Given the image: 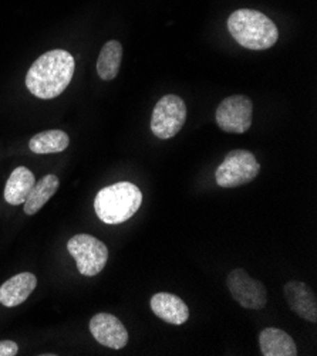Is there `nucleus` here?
Returning a JSON list of instances; mask_svg holds the SVG:
<instances>
[{
    "mask_svg": "<svg viewBox=\"0 0 317 356\" xmlns=\"http://www.w3.org/2000/svg\"><path fill=\"white\" fill-rule=\"evenodd\" d=\"M187 121V105L175 94L164 95L157 104L151 117V131L160 139H171L177 135Z\"/></svg>",
    "mask_w": 317,
    "mask_h": 356,
    "instance_id": "423d86ee",
    "label": "nucleus"
},
{
    "mask_svg": "<svg viewBox=\"0 0 317 356\" xmlns=\"http://www.w3.org/2000/svg\"><path fill=\"white\" fill-rule=\"evenodd\" d=\"M123 60V46L117 40L105 43L97 60V73L102 81H111L118 76Z\"/></svg>",
    "mask_w": 317,
    "mask_h": 356,
    "instance_id": "dca6fc26",
    "label": "nucleus"
},
{
    "mask_svg": "<svg viewBox=\"0 0 317 356\" xmlns=\"http://www.w3.org/2000/svg\"><path fill=\"white\" fill-rule=\"evenodd\" d=\"M261 172L255 155L246 149L231 151L215 170L218 186L232 189L252 182Z\"/></svg>",
    "mask_w": 317,
    "mask_h": 356,
    "instance_id": "20e7f679",
    "label": "nucleus"
},
{
    "mask_svg": "<svg viewBox=\"0 0 317 356\" xmlns=\"http://www.w3.org/2000/svg\"><path fill=\"white\" fill-rule=\"evenodd\" d=\"M75 68V58L68 51L61 49L47 51L31 64L26 76V86L34 97L56 98L68 87Z\"/></svg>",
    "mask_w": 317,
    "mask_h": 356,
    "instance_id": "f257e3e1",
    "label": "nucleus"
},
{
    "mask_svg": "<svg viewBox=\"0 0 317 356\" xmlns=\"http://www.w3.org/2000/svg\"><path fill=\"white\" fill-rule=\"evenodd\" d=\"M143 203V193L130 182H118L101 189L94 199V210L105 225H121L130 220Z\"/></svg>",
    "mask_w": 317,
    "mask_h": 356,
    "instance_id": "7ed1b4c3",
    "label": "nucleus"
},
{
    "mask_svg": "<svg viewBox=\"0 0 317 356\" xmlns=\"http://www.w3.org/2000/svg\"><path fill=\"white\" fill-rule=\"evenodd\" d=\"M259 345L263 356H296L297 346L293 338L277 328H265L259 334Z\"/></svg>",
    "mask_w": 317,
    "mask_h": 356,
    "instance_id": "ddd939ff",
    "label": "nucleus"
},
{
    "mask_svg": "<svg viewBox=\"0 0 317 356\" xmlns=\"http://www.w3.org/2000/svg\"><path fill=\"white\" fill-rule=\"evenodd\" d=\"M60 181L56 175H46L39 182L33 185L24 204V213L27 216H33L56 195L59 191Z\"/></svg>",
    "mask_w": 317,
    "mask_h": 356,
    "instance_id": "2eb2a0df",
    "label": "nucleus"
},
{
    "mask_svg": "<svg viewBox=\"0 0 317 356\" xmlns=\"http://www.w3.org/2000/svg\"><path fill=\"white\" fill-rule=\"evenodd\" d=\"M284 291L286 301L295 314L309 323H317V298L309 286L302 281H289Z\"/></svg>",
    "mask_w": 317,
    "mask_h": 356,
    "instance_id": "9d476101",
    "label": "nucleus"
},
{
    "mask_svg": "<svg viewBox=\"0 0 317 356\" xmlns=\"http://www.w3.org/2000/svg\"><path fill=\"white\" fill-rule=\"evenodd\" d=\"M150 305L160 319L172 325H183L190 318L188 305L175 294L158 293L153 296Z\"/></svg>",
    "mask_w": 317,
    "mask_h": 356,
    "instance_id": "9b49d317",
    "label": "nucleus"
},
{
    "mask_svg": "<svg viewBox=\"0 0 317 356\" xmlns=\"http://www.w3.org/2000/svg\"><path fill=\"white\" fill-rule=\"evenodd\" d=\"M70 138L64 131L50 129L34 135L30 142L29 148L31 152L46 155V154H59L68 148Z\"/></svg>",
    "mask_w": 317,
    "mask_h": 356,
    "instance_id": "f3484780",
    "label": "nucleus"
},
{
    "mask_svg": "<svg viewBox=\"0 0 317 356\" xmlns=\"http://www.w3.org/2000/svg\"><path fill=\"white\" fill-rule=\"evenodd\" d=\"M34 184H36V179L30 169L24 166L16 168L6 182L5 200L12 206L23 204Z\"/></svg>",
    "mask_w": 317,
    "mask_h": 356,
    "instance_id": "4468645a",
    "label": "nucleus"
},
{
    "mask_svg": "<svg viewBox=\"0 0 317 356\" xmlns=\"http://www.w3.org/2000/svg\"><path fill=\"white\" fill-rule=\"evenodd\" d=\"M218 127L228 134H245L252 127L254 104L246 95H231L225 98L215 115Z\"/></svg>",
    "mask_w": 317,
    "mask_h": 356,
    "instance_id": "0eeeda50",
    "label": "nucleus"
},
{
    "mask_svg": "<svg viewBox=\"0 0 317 356\" xmlns=\"http://www.w3.org/2000/svg\"><path fill=\"white\" fill-rule=\"evenodd\" d=\"M67 250L73 256L82 275L100 274L109 260V248L101 240L90 234H77L67 243Z\"/></svg>",
    "mask_w": 317,
    "mask_h": 356,
    "instance_id": "39448f33",
    "label": "nucleus"
},
{
    "mask_svg": "<svg viewBox=\"0 0 317 356\" xmlns=\"http://www.w3.org/2000/svg\"><path fill=\"white\" fill-rule=\"evenodd\" d=\"M38 278L31 273H20L0 286V304L8 308L23 304L36 290Z\"/></svg>",
    "mask_w": 317,
    "mask_h": 356,
    "instance_id": "f8f14e48",
    "label": "nucleus"
},
{
    "mask_svg": "<svg viewBox=\"0 0 317 356\" xmlns=\"http://www.w3.org/2000/svg\"><path fill=\"white\" fill-rule=\"evenodd\" d=\"M90 332L102 346L123 349L128 342V332L120 319L111 314H97L90 319Z\"/></svg>",
    "mask_w": 317,
    "mask_h": 356,
    "instance_id": "1a4fd4ad",
    "label": "nucleus"
},
{
    "mask_svg": "<svg viewBox=\"0 0 317 356\" xmlns=\"http://www.w3.org/2000/svg\"><path fill=\"white\" fill-rule=\"evenodd\" d=\"M228 289L233 300L243 308L261 309L268 304V291L263 282L252 278L242 268L229 273Z\"/></svg>",
    "mask_w": 317,
    "mask_h": 356,
    "instance_id": "6e6552de",
    "label": "nucleus"
},
{
    "mask_svg": "<svg viewBox=\"0 0 317 356\" xmlns=\"http://www.w3.org/2000/svg\"><path fill=\"white\" fill-rule=\"evenodd\" d=\"M228 30L235 42L248 50H268L279 39L276 24L254 9H239L228 19Z\"/></svg>",
    "mask_w": 317,
    "mask_h": 356,
    "instance_id": "f03ea898",
    "label": "nucleus"
},
{
    "mask_svg": "<svg viewBox=\"0 0 317 356\" xmlns=\"http://www.w3.org/2000/svg\"><path fill=\"white\" fill-rule=\"evenodd\" d=\"M19 352V346L13 341H0V356H15Z\"/></svg>",
    "mask_w": 317,
    "mask_h": 356,
    "instance_id": "a211bd4d",
    "label": "nucleus"
}]
</instances>
